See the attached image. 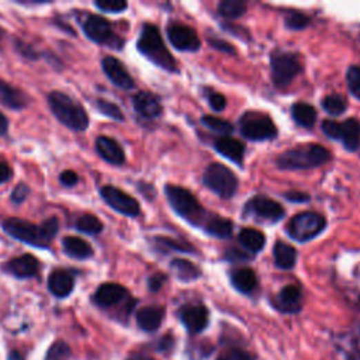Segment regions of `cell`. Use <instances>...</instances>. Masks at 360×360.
I'll list each match as a JSON object with an SVG mask.
<instances>
[{
    "label": "cell",
    "instance_id": "6da1fadb",
    "mask_svg": "<svg viewBox=\"0 0 360 360\" xmlns=\"http://www.w3.org/2000/svg\"><path fill=\"white\" fill-rule=\"evenodd\" d=\"M3 230L8 235L23 243L47 249L59 231V221L57 217H51L43 224L35 226L21 219H9L3 223Z\"/></svg>",
    "mask_w": 360,
    "mask_h": 360
},
{
    "label": "cell",
    "instance_id": "7a4b0ae2",
    "mask_svg": "<svg viewBox=\"0 0 360 360\" xmlns=\"http://www.w3.org/2000/svg\"><path fill=\"white\" fill-rule=\"evenodd\" d=\"M50 110L52 112L54 117L74 131H86L89 127V116L83 106L78 103L75 99H72L69 94L54 90L47 97Z\"/></svg>",
    "mask_w": 360,
    "mask_h": 360
},
{
    "label": "cell",
    "instance_id": "3957f363",
    "mask_svg": "<svg viewBox=\"0 0 360 360\" xmlns=\"http://www.w3.org/2000/svg\"><path fill=\"white\" fill-rule=\"evenodd\" d=\"M138 51L159 68L174 72L177 63L166 48L159 30L152 24H143L137 43Z\"/></svg>",
    "mask_w": 360,
    "mask_h": 360
},
{
    "label": "cell",
    "instance_id": "277c9868",
    "mask_svg": "<svg viewBox=\"0 0 360 360\" xmlns=\"http://www.w3.org/2000/svg\"><path fill=\"white\" fill-rule=\"evenodd\" d=\"M330 159L331 154L327 148L318 143H310V146H301L281 154L277 159V166L283 170L312 169L327 163Z\"/></svg>",
    "mask_w": 360,
    "mask_h": 360
},
{
    "label": "cell",
    "instance_id": "5b68a950",
    "mask_svg": "<svg viewBox=\"0 0 360 360\" xmlns=\"http://www.w3.org/2000/svg\"><path fill=\"white\" fill-rule=\"evenodd\" d=\"M165 193L172 208L180 215V217H183L193 226L201 223V220L204 219V210L197 201V199L188 189L174 185H168L165 188Z\"/></svg>",
    "mask_w": 360,
    "mask_h": 360
},
{
    "label": "cell",
    "instance_id": "8992f818",
    "mask_svg": "<svg viewBox=\"0 0 360 360\" xmlns=\"http://www.w3.org/2000/svg\"><path fill=\"white\" fill-rule=\"evenodd\" d=\"M82 30L86 37L94 44L113 50H121L124 46V40L114 32L110 21L101 16L86 14L82 20Z\"/></svg>",
    "mask_w": 360,
    "mask_h": 360
},
{
    "label": "cell",
    "instance_id": "52a82bcc",
    "mask_svg": "<svg viewBox=\"0 0 360 360\" xmlns=\"http://www.w3.org/2000/svg\"><path fill=\"white\" fill-rule=\"evenodd\" d=\"M203 182L210 190L223 199H231L238 189L237 176L221 163H211L203 174Z\"/></svg>",
    "mask_w": 360,
    "mask_h": 360
},
{
    "label": "cell",
    "instance_id": "ba28073f",
    "mask_svg": "<svg viewBox=\"0 0 360 360\" xmlns=\"http://www.w3.org/2000/svg\"><path fill=\"white\" fill-rule=\"evenodd\" d=\"M327 221L318 212H301L290 221L287 232L299 242H307L319 235L326 228Z\"/></svg>",
    "mask_w": 360,
    "mask_h": 360
},
{
    "label": "cell",
    "instance_id": "9c48e42d",
    "mask_svg": "<svg viewBox=\"0 0 360 360\" xmlns=\"http://www.w3.org/2000/svg\"><path fill=\"white\" fill-rule=\"evenodd\" d=\"M301 70L299 57L290 52H277L272 57V78L274 85L284 88Z\"/></svg>",
    "mask_w": 360,
    "mask_h": 360
},
{
    "label": "cell",
    "instance_id": "30bf717a",
    "mask_svg": "<svg viewBox=\"0 0 360 360\" xmlns=\"http://www.w3.org/2000/svg\"><path fill=\"white\" fill-rule=\"evenodd\" d=\"M242 134L252 141H266L276 137L277 130L273 121L259 113H248L241 120Z\"/></svg>",
    "mask_w": 360,
    "mask_h": 360
},
{
    "label": "cell",
    "instance_id": "8fae6325",
    "mask_svg": "<svg viewBox=\"0 0 360 360\" xmlns=\"http://www.w3.org/2000/svg\"><path fill=\"white\" fill-rule=\"evenodd\" d=\"M100 196L106 204L116 210L117 212L126 215V217H138L141 212L139 203L126 192L114 186H103L100 189Z\"/></svg>",
    "mask_w": 360,
    "mask_h": 360
},
{
    "label": "cell",
    "instance_id": "7c38bea8",
    "mask_svg": "<svg viewBox=\"0 0 360 360\" xmlns=\"http://www.w3.org/2000/svg\"><path fill=\"white\" fill-rule=\"evenodd\" d=\"M168 39L179 51L194 52L200 48V39L196 31L183 24H172L168 28Z\"/></svg>",
    "mask_w": 360,
    "mask_h": 360
},
{
    "label": "cell",
    "instance_id": "4fadbf2b",
    "mask_svg": "<svg viewBox=\"0 0 360 360\" xmlns=\"http://www.w3.org/2000/svg\"><path fill=\"white\" fill-rule=\"evenodd\" d=\"M101 68L104 75L109 78V81L123 89V90H131L135 88L134 79L131 78V75L128 74V70L126 69V66L121 63V61H119L114 57H104L101 61Z\"/></svg>",
    "mask_w": 360,
    "mask_h": 360
},
{
    "label": "cell",
    "instance_id": "5bb4252c",
    "mask_svg": "<svg viewBox=\"0 0 360 360\" xmlns=\"http://www.w3.org/2000/svg\"><path fill=\"white\" fill-rule=\"evenodd\" d=\"M3 272L17 277V279H31L39 274L40 270V262L39 259L30 255L24 254L21 257H16L2 265Z\"/></svg>",
    "mask_w": 360,
    "mask_h": 360
},
{
    "label": "cell",
    "instance_id": "9a60e30c",
    "mask_svg": "<svg viewBox=\"0 0 360 360\" xmlns=\"http://www.w3.org/2000/svg\"><path fill=\"white\" fill-rule=\"evenodd\" d=\"M248 208L254 212L257 217L270 223H276L284 217V208L277 201L262 196L252 199L248 203Z\"/></svg>",
    "mask_w": 360,
    "mask_h": 360
},
{
    "label": "cell",
    "instance_id": "2e32d148",
    "mask_svg": "<svg viewBox=\"0 0 360 360\" xmlns=\"http://www.w3.org/2000/svg\"><path fill=\"white\" fill-rule=\"evenodd\" d=\"M96 151L103 161H106L110 165L121 166L126 162L124 150L121 148V146L116 139H113L110 137L100 135L96 139Z\"/></svg>",
    "mask_w": 360,
    "mask_h": 360
},
{
    "label": "cell",
    "instance_id": "e0dca14e",
    "mask_svg": "<svg viewBox=\"0 0 360 360\" xmlns=\"http://www.w3.org/2000/svg\"><path fill=\"white\" fill-rule=\"evenodd\" d=\"M132 106L143 119H157L162 113L161 100L151 92H138L132 97Z\"/></svg>",
    "mask_w": 360,
    "mask_h": 360
},
{
    "label": "cell",
    "instance_id": "ac0fdd59",
    "mask_svg": "<svg viewBox=\"0 0 360 360\" xmlns=\"http://www.w3.org/2000/svg\"><path fill=\"white\" fill-rule=\"evenodd\" d=\"M127 289L117 283H104L96 290L93 300L100 307H113L123 301L127 296Z\"/></svg>",
    "mask_w": 360,
    "mask_h": 360
},
{
    "label": "cell",
    "instance_id": "d6986e66",
    "mask_svg": "<svg viewBox=\"0 0 360 360\" xmlns=\"http://www.w3.org/2000/svg\"><path fill=\"white\" fill-rule=\"evenodd\" d=\"M75 289V279L70 272L65 269H57L48 276V290L58 299L70 296Z\"/></svg>",
    "mask_w": 360,
    "mask_h": 360
},
{
    "label": "cell",
    "instance_id": "ffe728a7",
    "mask_svg": "<svg viewBox=\"0 0 360 360\" xmlns=\"http://www.w3.org/2000/svg\"><path fill=\"white\" fill-rule=\"evenodd\" d=\"M180 318H182L185 327L193 332H201L208 323V311L204 306H189L180 312Z\"/></svg>",
    "mask_w": 360,
    "mask_h": 360
},
{
    "label": "cell",
    "instance_id": "44dd1931",
    "mask_svg": "<svg viewBox=\"0 0 360 360\" xmlns=\"http://www.w3.org/2000/svg\"><path fill=\"white\" fill-rule=\"evenodd\" d=\"M62 246H63L65 254L69 258L77 259V261H86L89 258H92L94 254L92 245L88 241H85L81 237H75V235L65 237L62 239Z\"/></svg>",
    "mask_w": 360,
    "mask_h": 360
},
{
    "label": "cell",
    "instance_id": "7402d4cb",
    "mask_svg": "<svg viewBox=\"0 0 360 360\" xmlns=\"http://www.w3.org/2000/svg\"><path fill=\"white\" fill-rule=\"evenodd\" d=\"M0 103L10 110H23L28 103L26 93L0 79Z\"/></svg>",
    "mask_w": 360,
    "mask_h": 360
},
{
    "label": "cell",
    "instance_id": "603a6c76",
    "mask_svg": "<svg viewBox=\"0 0 360 360\" xmlns=\"http://www.w3.org/2000/svg\"><path fill=\"white\" fill-rule=\"evenodd\" d=\"M214 148L219 154L226 157L227 159L241 165L243 161V154H245V146L235 138L231 137H223L214 142Z\"/></svg>",
    "mask_w": 360,
    "mask_h": 360
},
{
    "label": "cell",
    "instance_id": "cb8c5ba5",
    "mask_svg": "<svg viewBox=\"0 0 360 360\" xmlns=\"http://www.w3.org/2000/svg\"><path fill=\"white\" fill-rule=\"evenodd\" d=\"M163 308L161 307H143L137 314V322L141 330L147 332L157 331L163 319Z\"/></svg>",
    "mask_w": 360,
    "mask_h": 360
},
{
    "label": "cell",
    "instance_id": "d4e9b609",
    "mask_svg": "<svg viewBox=\"0 0 360 360\" xmlns=\"http://www.w3.org/2000/svg\"><path fill=\"white\" fill-rule=\"evenodd\" d=\"M273 254H274V262L277 268L283 270H289L294 268L297 261V252L292 245L286 243L283 241H277L273 248Z\"/></svg>",
    "mask_w": 360,
    "mask_h": 360
},
{
    "label": "cell",
    "instance_id": "484cf974",
    "mask_svg": "<svg viewBox=\"0 0 360 360\" xmlns=\"http://www.w3.org/2000/svg\"><path fill=\"white\" fill-rule=\"evenodd\" d=\"M231 281L234 284L235 289L243 294H249L257 289L258 286V279L255 272L249 268H241L237 269L231 274Z\"/></svg>",
    "mask_w": 360,
    "mask_h": 360
},
{
    "label": "cell",
    "instance_id": "4316f807",
    "mask_svg": "<svg viewBox=\"0 0 360 360\" xmlns=\"http://www.w3.org/2000/svg\"><path fill=\"white\" fill-rule=\"evenodd\" d=\"M301 293L297 286H286L280 292L277 299V306L287 312H296L300 310Z\"/></svg>",
    "mask_w": 360,
    "mask_h": 360
},
{
    "label": "cell",
    "instance_id": "83f0119b",
    "mask_svg": "<svg viewBox=\"0 0 360 360\" xmlns=\"http://www.w3.org/2000/svg\"><path fill=\"white\" fill-rule=\"evenodd\" d=\"M343 146L349 151L359 148L360 143V123L354 119H349L342 124V137Z\"/></svg>",
    "mask_w": 360,
    "mask_h": 360
},
{
    "label": "cell",
    "instance_id": "f1b7e54d",
    "mask_svg": "<svg viewBox=\"0 0 360 360\" xmlns=\"http://www.w3.org/2000/svg\"><path fill=\"white\" fill-rule=\"evenodd\" d=\"M239 242L245 249L252 252H259L266 243L265 235L254 228H245L239 232Z\"/></svg>",
    "mask_w": 360,
    "mask_h": 360
},
{
    "label": "cell",
    "instance_id": "f546056e",
    "mask_svg": "<svg viewBox=\"0 0 360 360\" xmlns=\"http://www.w3.org/2000/svg\"><path fill=\"white\" fill-rule=\"evenodd\" d=\"M292 116L299 126L306 128L312 127L317 120L315 109L307 103H296L292 109Z\"/></svg>",
    "mask_w": 360,
    "mask_h": 360
},
{
    "label": "cell",
    "instance_id": "4dcf8cb0",
    "mask_svg": "<svg viewBox=\"0 0 360 360\" xmlns=\"http://www.w3.org/2000/svg\"><path fill=\"white\" fill-rule=\"evenodd\" d=\"M232 223L227 219H221V217H212L206 227V231L217 238H230L232 234Z\"/></svg>",
    "mask_w": 360,
    "mask_h": 360
},
{
    "label": "cell",
    "instance_id": "1f68e13d",
    "mask_svg": "<svg viewBox=\"0 0 360 360\" xmlns=\"http://www.w3.org/2000/svg\"><path fill=\"white\" fill-rule=\"evenodd\" d=\"M77 230L88 235H99L103 231V223L93 214H83L77 220Z\"/></svg>",
    "mask_w": 360,
    "mask_h": 360
},
{
    "label": "cell",
    "instance_id": "d6a6232c",
    "mask_svg": "<svg viewBox=\"0 0 360 360\" xmlns=\"http://www.w3.org/2000/svg\"><path fill=\"white\" fill-rule=\"evenodd\" d=\"M172 269L176 272V274L179 276V279H182L185 281H190L194 280L200 276V270L197 266H194L192 262L186 261V259H174L170 263Z\"/></svg>",
    "mask_w": 360,
    "mask_h": 360
},
{
    "label": "cell",
    "instance_id": "836d02e7",
    "mask_svg": "<svg viewBox=\"0 0 360 360\" xmlns=\"http://www.w3.org/2000/svg\"><path fill=\"white\" fill-rule=\"evenodd\" d=\"M246 12V5L239 0H224L219 5V13L226 19H238Z\"/></svg>",
    "mask_w": 360,
    "mask_h": 360
},
{
    "label": "cell",
    "instance_id": "e575fe53",
    "mask_svg": "<svg viewBox=\"0 0 360 360\" xmlns=\"http://www.w3.org/2000/svg\"><path fill=\"white\" fill-rule=\"evenodd\" d=\"M323 110L332 116H339L346 110V100L341 94H330L322 100Z\"/></svg>",
    "mask_w": 360,
    "mask_h": 360
},
{
    "label": "cell",
    "instance_id": "d590c367",
    "mask_svg": "<svg viewBox=\"0 0 360 360\" xmlns=\"http://www.w3.org/2000/svg\"><path fill=\"white\" fill-rule=\"evenodd\" d=\"M96 107L103 116L109 117L114 121H120V123L124 121V114L117 104H114L112 101H107L104 99H99V100H96Z\"/></svg>",
    "mask_w": 360,
    "mask_h": 360
},
{
    "label": "cell",
    "instance_id": "8d00e7d4",
    "mask_svg": "<svg viewBox=\"0 0 360 360\" xmlns=\"http://www.w3.org/2000/svg\"><path fill=\"white\" fill-rule=\"evenodd\" d=\"M203 124L206 127H208L210 130L223 134V135H230L232 132V124H230L228 121L220 119V117H214V116H204L203 117Z\"/></svg>",
    "mask_w": 360,
    "mask_h": 360
},
{
    "label": "cell",
    "instance_id": "74e56055",
    "mask_svg": "<svg viewBox=\"0 0 360 360\" xmlns=\"http://www.w3.org/2000/svg\"><path fill=\"white\" fill-rule=\"evenodd\" d=\"M69 356H70L69 345L63 341H55L50 346L44 360H68Z\"/></svg>",
    "mask_w": 360,
    "mask_h": 360
},
{
    "label": "cell",
    "instance_id": "f35d334b",
    "mask_svg": "<svg viewBox=\"0 0 360 360\" xmlns=\"http://www.w3.org/2000/svg\"><path fill=\"white\" fill-rule=\"evenodd\" d=\"M94 6L106 13H121L128 8L127 2H123V0H99V2H94Z\"/></svg>",
    "mask_w": 360,
    "mask_h": 360
},
{
    "label": "cell",
    "instance_id": "ab89813d",
    "mask_svg": "<svg viewBox=\"0 0 360 360\" xmlns=\"http://www.w3.org/2000/svg\"><path fill=\"white\" fill-rule=\"evenodd\" d=\"M155 242L159 245V246H163V248H168V249H172V250H179V252H189V254H193L194 249L192 245L186 243V242H182V241H176V239H172V238H165V237H159L155 239Z\"/></svg>",
    "mask_w": 360,
    "mask_h": 360
},
{
    "label": "cell",
    "instance_id": "60d3db41",
    "mask_svg": "<svg viewBox=\"0 0 360 360\" xmlns=\"http://www.w3.org/2000/svg\"><path fill=\"white\" fill-rule=\"evenodd\" d=\"M350 93L360 100V66H350L346 74Z\"/></svg>",
    "mask_w": 360,
    "mask_h": 360
},
{
    "label": "cell",
    "instance_id": "b9f144b4",
    "mask_svg": "<svg viewBox=\"0 0 360 360\" xmlns=\"http://www.w3.org/2000/svg\"><path fill=\"white\" fill-rule=\"evenodd\" d=\"M310 19L300 12H290L286 17V26L292 30H303L308 26Z\"/></svg>",
    "mask_w": 360,
    "mask_h": 360
},
{
    "label": "cell",
    "instance_id": "7bdbcfd3",
    "mask_svg": "<svg viewBox=\"0 0 360 360\" xmlns=\"http://www.w3.org/2000/svg\"><path fill=\"white\" fill-rule=\"evenodd\" d=\"M16 51L23 57V58H27V59H31V61H37L41 58V54L35 50L31 44H27L21 40H16Z\"/></svg>",
    "mask_w": 360,
    "mask_h": 360
},
{
    "label": "cell",
    "instance_id": "ee69618b",
    "mask_svg": "<svg viewBox=\"0 0 360 360\" xmlns=\"http://www.w3.org/2000/svg\"><path fill=\"white\" fill-rule=\"evenodd\" d=\"M28 196H30V188H28L26 183H19V185L13 189L12 196H10V200H12V203H14L16 206H19V204H23V203L27 200Z\"/></svg>",
    "mask_w": 360,
    "mask_h": 360
},
{
    "label": "cell",
    "instance_id": "f6af8a7d",
    "mask_svg": "<svg viewBox=\"0 0 360 360\" xmlns=\"http://www.w3.org/2000/svg\"><path fill=\"white\" fill-rule=\"evenodd\" d=\"M322 131L334 139H341L342 137V126L332 120H326L322 123Z\"/></svg>",
    "mask_w": 360,
    "mask_h": 360
},
{
    "label": "cell",
    "instance_id": "bcb514c9",
    "mask_svg": "<svg viewBox=\"0 0 360 360\" xmlns=\"http://www.w3.org/2000/svg\"><path fill=\"white\" fill-rule=\"evenodd\" d=\"M59 182L65 186V188H74L78 185L79 177L74 170H65L59 174Z\"/></svg>",
    "mask_w": 360,
    "mask_h": 360
},
{
    "label": "cell",
    "instance_id": "7dc6e473",
    "mask_svg": "<svg viewBox=\"0 0 360 360\" xmlns=\"http://www.w3.org/2000/svg\"><path fill=\"white\" fill-rule=\"evenodd\" d=\"M208 103L214 112H223L226 109V97L220 93H211L208 97Z\"/></svg>",
    "mask_w": 360,
    "mask_h": 360
},
{
    "label": "cell",
    "instance_id": "c3c4849f",
    "mask_svg": "<svg viewBox=\"0 0 360 360\" xmlns=\"http://www.w3.org/2000/svg\"><path fill=\"white\" fill-rule=\"evenodd\" d=\"M165 279H166V277H165L163 274H161V273H157V274L151 276L150 280H148V287H150V290L154 292V293L159 292V290H161V287L163 286Z\"/></svg>",
    "mask_w": 360,
    "mask_h": 360
},
{
    "label": "cell",
    "instance_id": "681fc988",
    "mask_svg": "<svg viewBox=\"0 0 360 360\" xmlns=\"http://www.w3.org/2000/svg\"><path fill=\"white\" fill-rule=\"evenodd\" d=\"M12 176H13V169L10 168V165L0 161V185L9 182Z\"/></svg>",
    "mask_w": 360,
    "mask_h": 360
},
{
    "label": "cell",
    "instance_id": "f907efd6",
    "mask_svg": "<svg viewBox=\"0 0 360 360\" xmlns=\"http://www.w3.org/2000/svg\"><path fill=\"white\" fill-rule=\"evenodd\" d=\"M219 360H252V359L242 350H230L228 353L223 354Z\"/></svg>",
    "mask_w": 360,
    "mask_h": 360
},
{
    "label": "cell",
    "instance_id": "816d5d0a",
    "mask_svg": "<svg viewBox=\"0 0 360 360\" xmlns=\"http://www.w3.org/2000/svg\"><path fill=\"white\" fill-rule=\"evenodd\" d=\"M210 44L215 48V50H220V51H223V52H228V54H234L235 51H234V48L228 44V43H226V41H223V40H210Z\"/></svg>",
    "mask_w": 360,
    "mask_h": 360
},
{
    "label": "cell",
    "instance_id": "f5cc1de1",
    "mask_svg": "<svg viewBox=\"0 0 360 360\" xmlns=\"http://www.w3.org/2000/svg\"><path fill=\"white\" fill-rule=\"evenodd\" d=\"M286 199L293 201V203H304L310 199V196L300 193V192H290V193H286Z\"/></svg>",
    "mask_w": 360,
    "mask_h": 360
},
{
    "label": "cell",
    "instance_id": "db71d44e",
    "mask_svg": "<svg viewBox=\"0 0 360 360\" xmlns=\"http://www.w3.org/2000/svg\"><path fill=\"white\" fill-rule=\"evenodd\" d=\"M9 131V120L5 114L0 113V135H6Z\"/></svg>",
    "mask_w": 360,
    "mask_h": 360
},
{
    "label": "cell",
    "instance_id": "11a10c76",
    "mask_svg": "<svg viewBox=\"0 0 360 360\" xmlns=\"http://www.w3.org/2000/svg\"><path fill=\"white\" fill-rule=\"evenodd\" d=\"M9 360H24V359H23V354H20V352L13 350V352L9 354Z\"/></svg>",
    "mask_w": 360,
    "mask_h": 360
},
{
    "label": "cell",
    "instance_id": "9f6ffc18",
    "mask_svg": "<svg viewBox=\"0 0 360 360\" xmlns=\"http://www.w3.org/2000/svg\"><path fill=\"white\" fill-rule=\"evenodd\" d=\"M128 360H154L151 357H132V359H128Z\"/></svg>",
    "mask_w": 360,
    "mask_h": 360
},
{
    "label": "cell",
    "instance_id": "6f0895ef",
    "mask_svg": "<svg viewBox=\"0 0 360 360\" xmlns=\"http://www.w3.org/2000/svg\"><path fill=\"white\" fill-rule=\"evenodd\" d=\"M0 34H2V30H0Z\"/></svg>",
    "mask_w": 360,
    "mask_h": 360
}]
</instances>
